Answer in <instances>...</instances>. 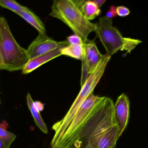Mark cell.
Returning a JSON list of instances; mask_svg holds the SVG:
<instances>
[{"mask_svg":"<svg viewBox=\"0 0 148 148\" xmlns=\"http://www.w3.org/2000/svg\"><path fill=\"white\" fill-rule=\"evenodd\" d=\"M112 99L103 97L82 127L72 148H115L120 137Z\"/></svg>","mask_w":148,"mask_h":148,"instance_id":"obj_1","label":"cell"},{"mask_svg":"<svg viewBox=\"0 0 148 148\" xmlns=\"http://www.w3.org/2000/svg\"><path fill=\"white\" fill-rule=\"evenodd\" d=\"M116 8L115 6L112 5L110 7V9L106 13V17L110 19L115 18L117 15L116 12Z\"/></svg>","mask_w":148,"mask_h":148,"instance_id":"obj_18","label":"cell"},{"mask_svg":"<svg viewBox=\"0 0 148 148\" xmlns=\"http://www.w3.org/2000/svg\"><path fill=\"white\" fill-rule=\"evenodd\" d=\"M84 45H68L62 48L61 54L75 59L82 60L84 56Z\"/></svg>","mask_w":148,"mask_h":148,"instance_id":"obj_12","label":"cell"},{"mask_svg":"<svg viewBox=\"0 0 148 148\" xmlns=\"http://www.w3.org/2000/svg\"><path fill=\"white\" fill-rule=\"evenodd\" d=\"M102 55L93 40H88L84 45V56L82 63L80 85L83 86L101 60Z\"/></svg>","mask_w":148,"mask_h":148,"instance_id":"obj_6","label":"cell"},{"mask_svg":"<svg viewBox=\"0 0 148 148\" xmlns=\"http://www.w3.org/2000/svg\"><path fill=\"white\" fill-rule=\"evenodd\" d=\"M66 40L69 42L70 45H84V41L81 38L76 34H74L67 37Z\"/></svg>","mask_w":148,"mask_h":148,"instance_id":"obj_16","label":"cell"},{"mask_svg":"<svg viewBox=\"0 0 148 148\" xmlns=\"http://www.w3.org/2000/svg\"><path fill=\"white\" fill-rule=\"evenodd\" d=\"M0 5L2 8L8 9L17 14L23 11L26 7L22 6L14 0H1Z\"/></svg>","mask_w":148,"mask_h":148,"instance_id":"obj_15","label":"cell"},{"mask_svg":"<svg viewBox=\"0 0 148 148\" xmlns=\"http://www.w3.org/2000/svg\"><path fill=\"white\" fill-rule=\"evenodd\" d=\"M49 15L56 18L68 26L72 31L80 37L84 44L88 40L89 34L96 32L97 25L88 20L82 9L73 0H54Z\"/></svg>","mask_w":148,"mask_h":148,"instance_id":"obj_3","label":"cell"},{"mask_svg":"<svg viewBox=\"0 0 148 148\" xmlns=\"http://www.w3.org/2000/svg\"><path fill=\"white\" fill-rule=\"evenodd\" d=\"M18 15L32 26L38 32L39 34H46L45 27L42 21L29 8L26 7L25 8L19 13Z\"/></svg>","mask_w":148,"mask_h":148,"instance_id":"obj_11","label":"cell"},{"mask_svg":"<svg viewBox=\"0 0 148 148\" xmlns=\"http://www.w3.org/2000/svg\"><path fill=\"white\" fill-rule=\"evenodd\" d=\"M116 12L118 16L123 18L128 16L130 12L127 8L123 6H120L117 7Z\"/></svg>","mask_w":148,"mask_h":148,"instance_id":"obj_17","label":"cell"},{"mask_svg":"<svg viewBox=\"0 0 148 148\" xmlns=\"http://www.w3.org/2000/svg\"><path fill=\"white\" fill-rule=\"evenodd\" d=\"M26 100L27 106L32 115L35 124L43 133L47 134L48 130L47 125L44 122L39 110L38 109L36 103L33 100L32 96L29 92L27 93Z\"/></svg>","mask_w":148,"mask_h":148,"instance_id":"obj_10","label":"cell"},{"mask_svg":"<svg viewBox=\"0 0 148 148\" xmlns=\"http://www.w3.org/2000/svg\"><path fill=\"white\" fill-rule=\"evenodd\" d=\"M82 10L85 18L90 21L93 20L101 14V10L93 1H86Z\"/></svg>","mask_w":148,"mask_h":148,"instance_id":"obj_13","label":"cell"},{"mask_svg":"<svg viewBox=\"0 0 148 148\" xmlns=\"http://www.w3.org/2000/svg\"><path fill=\"white\" fill-rule=\"evenodd\" d=\"M99 8H100L106 1V0H95L93 1Z\"/></svg>","mask_w":148,"mask_h":148,"instance_id":"obj_19","label":"cell"},{"mask_svg":"<svg viewBox=\"0 0 148 148\" xmlns=\"http://www.w3.org/2000/svg\"><path fill=\"white\" fill-rule=\"evenodd\" d=\"M102 97L94 95L93 92L91 94L83 103L62 136L51 145V148H72L82 127Z\"/></svg>","mask_w":148,"mask_h":148,"instance_id":"obj_5","label":"cell"},{"mask_svg":"<svg viewBox=\"0 0 148 148\" xmlns=\"http://www.w3.org/2000/svg\"><path fill=\"white\" fill-rule=\"evenodd\" d=\"M69 45L67 40L55 41L46 34H39L38 37L30 44L27 50L31 60Z\"/></svg>","mask_w":148,"mask_h":148,"instance_id":"obj_7","label":"cell"},{"mask_svg":"<svg viewBox=\"0 0 148 148\" xmlns=\"http://www.w3.org/2000/svg\"><path fill=\"white\" fill-rule=\"evenodd\" d=\"M114 115L119 130V136L127 126L130 117V101L127 96L123 93L118 98L114 104Z\"/></svg>","mask_w":148,"mask_h":148,"instance_id":"obj_8","label":"cell"},{"mask_svg":"<svg viewBox=\"0 0 148 148\" xmlns=\"http://www.w3.org/2000/svg\"><path fill=\"white\" fill-rule=\"evenodd\" d=\"M16 136L12 132L7 130L5 128L0 127V142H1L6 148H10L11 145L15 140Z\"/></svg>","mask_w":148,"mask_h":148,"instance_id":"obj_14","label":"cell"},{"mask_svg":"<svg viewBox=\"0 0 148 148\" xmlns=\"http://www.w3.org/2000/svg\"><path fill=\"white\" fill-rule=\"evenodd\" d=\"M0 148H6L1 142H0Z\"/></svg>","mask_w":148,"mask_h":148,"instance_id":"obj_20","label":"cell"},{"mask_svg":"<svg viewBox=\"0 0 148 148\" xmlns=\"http://www.w3.org/2000/svg\"><path fill=\"white\" fill-rule=\"evenodd\" d=\"M30 60L27 49L21 46L13 35L6 19L0 18V69L23 70Z\"/></svg>","mask_w":148,"mask_h":148,"instance_id":"obj_2","label":"cell"},{"mask_svg":"<svg viewBox=\"0 0 148 148\" xmlns=\"http://www.w3.org/2000/svg\"><path fill=\"white\" fill-rule=\"evenodd\" d=\"M95 32L105 48L106 54L111 57L118 51H126L130 53L142 43L139 40L123 37L119 31L112 25V19L106 16L100 17Z\"/></svg>","mask_w":148,"mask_h":148,"instance_id":"obj_4","label":"cell"},{"mask_svg":"<svg viewBox=\"0 0 148 148\" xmlns=\"http://www.w3.org/2000/svg\"><path fill=\"white\" fill-rule=\"evenodd\" d=\"M61 49L62 48H58L30 60L22 70L23 74L30 73L50 60L61 56Z\"/></svg>","mask_w":148,"mask_h":148,"instance_id":"obj_9","label":"cell"}]
</instances>
